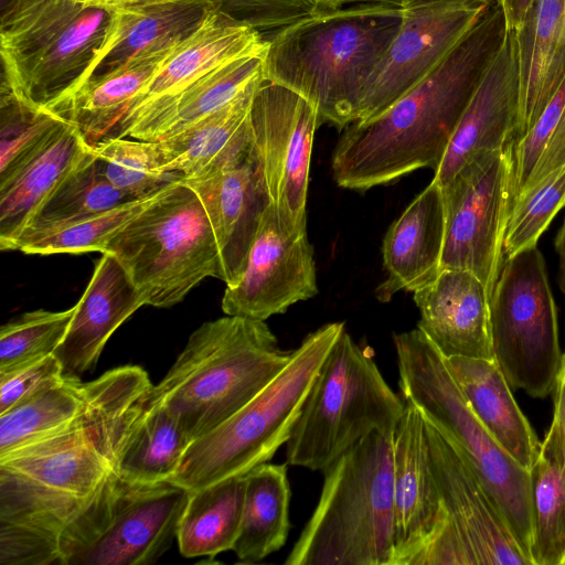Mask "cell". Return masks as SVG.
<instances>
[{"label":"cell","instance_id":"53","mask_svg":"<svg viewBox=\"0 0 565 565\" xmlns=\"http://www.w3.org/2000/svg\"><path fill=\"white\" fill-rule=\"evenodd\" d=\"M563 565H565V559H564V562H563Z\"/></svg>","mask_w":565,"mask_h":565},{"label":"cell","instance_id":"6","mask_svg":"<svg viewBox=\"0 0 565 565\" xmlns=\"http://www.w3.org/2000/svg\"><path fill=\"white\" fill-rule=\"evenodd\" d=\"M393 343L402 397L462 452L529 556V470L481 424L450 374L446 359L422 330L395 333Z\"/></svg>","mask_w":565,"mask_h":565},{"label":"cell","instance_id":"26","mask_svg":"<svg viewBox=\"0 0 565 565\" xmlns=\"http://www.w3.org/2000/svg\"><path fill=\"white\" fill-rule=\"evenodd\" d=\"M513 32L520 85L516 140L534 125L565 77V0H534Z\"/></svg>","mask_w":565,"mask_h":565},{"label":"cell","instance_id":"37","mask_svg":"<svg viewBox=\"0 0 565 565\" xmlns=\"http://www.w3.org/2000/svg\"><path fill=\"white\" fill-rule=\"evenodd\" d=\"M84 399L85 382L65 374L61 382L0 414V457L67 425L81 412Z\"/></svg>","mask_w":565,"mask_h":565},{"label":"cell","instance_id":"29","mask_svg":"<svg viewBox=\"0 0 565 565\" xmlns=\"http://www.w3.org/2000/svg\"><path fill=\"white\" fill-rule=\"evenodd\" d=\"M446 359V358H445ZM447 366L466 401L495 441L530 470L541 443L494 360L451 356Z\"/></svg>","mask_w":565,"mask_h":565},{"label":"cell","instance_id":"23","mask_svg":"<svg viewBox=\"0 0 565 565\" xmlns=\"http://www.w3.org/2000/svg\"><path fill=\"white\" fill-rule=\"evenodd\" d=\"M145 305L142 294L118 259L103 253L54 351L64 373L81 376L92 372L110 335Z\"/></svg>","mask_w":565,"mask_h":565},{"label":"cell","instance_id":"47","mask_svg":"<svg viewBox=\"0 0 565 565\" xmlns=\"http://www.w3.org/2000/svg\"><path fill=\"white\" fill-rule=\"evenodd\" d=\"M493 0H316L317 11L333 10L359 2L384 3L402 10L436 4H481L488 6Z\"/></svg>","mask_w":565,"mask_h":565},{"label":"cell","instance_id":"30","mask_svg":"<svg viewBox=\"0 0 565 565\" xmlns=\"http://www.w3.org/2000/svg\"><path fill=\"white\" fill-rule=\"evenodd\" d=\"M265 79L263 56L225 62L171 98L134 119L117 137L158 141L222 108L254 82Z\"/></svg>","mask_w":565,"mask_h":565},{"label":"cell","instance_id":"40","mask_svg":"<svg viewBox=\"0 0 565 565\" xmlns=\"http://www.w3.org/2000/svg\"><path fill=\"white\" fill-rule=\"evenodd\" d=\"M0 92V179H3L66 119L46 107L25 102L3 83Z\"/></svg>","mask_w":565,"mask_h":565},{"label":"cell","instance_id":"19","mask_svg":"<svg viewBox=\"0 0 565 565\" xmlns=\"http://www.w3.org/2000/svg\"><path fill=\"white\" fill-rule=\"evenodd\" d=\"M393 565H415L440 532L445 513L429 463L425 420L407 401L393 434Z\"/></svg>","mask_w":565,"mask_h":565},{"label":"cell","instance_id":"35","mask_svg":"<svg viewBox=\"0 0 565 565\" xmlns=\"http://www.w3.org/2000/svg\"><path fill=\"white\" fill-rule=\"evenodd\" d=\"M244 494L245 475L190 491L177 534L182 556L213 558L233 550L239 534Z\"/></svg>","mask_w":565,"mask_h":565},{"label":"cell","instance_id":"25","mask_svg":"<svg viewBox=\"0 0 565 565\" xmlns=\"http://www.w3.org/2000/svg\"><path fill=\"white\" fill-rule=\"evenodd\" d=\"M214 8L209 0H157L110 9L113 17L105 40L71 93L139 54L184 41Z\"/></svg>","mask_w":565,"mask_h":565},{"label":"cell","instance_id":"1","mask_svg":"<svg viewBox=\"0 0 565 565\" xmlns=\"http://www.w3.org/2000/svg\"><path fill=\"white\" fill-rule=\"evenodd\" d=\"M153 384L138 365L85 382L78 415L61 429L0 457V558L62 565L64 531L113 471Z\"/></svg>","mask_w":565,"mask_h":565},{"label":"cell","instance_id":"49","mask_svg":"<svg viewBox=\"0 0 565 565\" xmlns=\"http://www.w3.org/2000/svg\"><path fill=\"white\" fill-rule=\"evenodd\" d=\"M500 4L508 30L515 31L523 23L534 0H497Z\"/></svg>","mask_w":565,"mask_h":565},{"label":"cell","instance_id":"12","mask_svg":"<svg viewBox=\"0 0 565 565\" xmlns=\"http://www.w3.org/2000/svg\"><path fill=\"white\" fill-rule=\"evenodd\" d=\"M504 260L490 298L493 359L511 388L543 398L554 391L562 356L544 257L535 245Z\"/></svg>","mask_w":565,"mask_h":565},{"label":"cell","instance_id":"42","mask_svg":"<svg viewBox=\"0 0 565 565\" xmlns=\"http://www.w3.org/2000/svg\"><path fill=\"white\" fill-rule=\"evenodd\" d=\"M75 306L63 311L24 312L0 328V372L54 353L63 341Z\"/></svg>","mask_w":565,"mask_h":565},{"label":"cell","instance_id":"22","mask_svg":"<svg viewBox=\"0 0 565 565\" xmlns=\"http://www.w3.org/2000/svg\"><path fill=\"white\" fill-rule=\"evenodd\" d=\"M417 328L448 359L494 360L490 340V298L471 271L441 269L434 281L414 291Z\"/></svg>","mask_w":565,"mask_h":565},{"label":"cell","instance_id":"21","mask_svg":"<svg viewBox=\"0 0 565 565\" xmlns=\"http://www.w3.org/2000/svg\"><path fill=\"white\" fill-rule=\"evenodd\" d=\"M266 39L218 9H212L131 99L111 137L149 108L177 95L218 65L248 55L264 56Z\"/></svg>","mask_w":565,"mask_h":565},{"label":"cell","instance_id":"9","mask_svg":"<svg viewBox=\"0 0 565 565\" xmlns=\"http://www.w3.org/2000/svg\"><path fill=\"white\" fill-rule=\"evenodd\" d=\"M103 253L118 259L146 305L157 308L179 303L207 277L223 279L218 245L204 206L181 180L115 233Z\"/></svg>","mask_w":565,"mask_h":565},{"label":"cell","instance_id":"34","mask_svg":"<svg viewBox=\"0 0 565 565\" xmlns=\"http://www.w3.org/2000/svg\"><path fill=\"white\" fill-rule=\"evenodd\" d=\"M190 444L175 418L149 394L119 449L116 472L132 483L169 480Z\"/></svg>","mask_w":565,"mask_h":565},{"label":"cell","instance_id":"27","mask_svg":"<svg viewBox=\"0 0 565 565\" xmlns=\"http://www.w3.org/2000/svg\"><path fill=\"white\" fill-rule=\"evenodd\" d=\"M90 149L78 128L65 120L33 154L0 179L1 250H12L45 198Z\"/></svg>","mask_w":565,"mask_h":565},{"label":"cell","instance_id":"50","mask_svg":"<svg viewBox=\"0 0 565 565\" xmlns=\"http://www.w3.org/2000/svg\"><path fill=\"white\" fill-rule=\"evenodd\" d=\"M555 249L558 255L557 281L559 289L565 295V220L555 238Z\"/></svg>","mask_w":565,"mask_h":565},{"label":"cell","instance_id":"38","mask_svg":"<svg viewBox=\"0 0 565 565\" xmlns=\"http://www.w3.org/2000/svg\"><path fill=\"white\" fill-rule=\"evenodd\" d=\"M92 148L102 174L129 199L149 196L182 180L162 169L156 141L108 137Z\"/></svg>","mask_w":565,"mask_h":565},{"label":"cell","instance_id":"20","mask_svg":"<svg viewBox=\"0 0 565 565\" xmlns=\"http://www.w3.org/2000/svg\"><path fill=\"white\" fill-rule=\"evenodd\" d=\"M519 64L514 32L508 30L497 56L475 92L434 171L440 186L472 158L504 148L515 135L519 115Z\"/></svg>","mask_w":565,"mask_h":565},{"label":"cell","instance_id":"39","mask_svg":"<svg viewBox=\"0 0 565 565\" xmlns=\"http://www.w3.org/2000/svg\"><path fill=\"white\" fill-rule=\"evenodd\" d=\"M161 191L61 225L23 245L20 252L29 255L103 253L111 236L146 209Z\"/></svg>","mask_w":565,"mask_h":565},{"label":"cell","instance_id":"18","mask_svg":"<svg viewBox=\"0 0 565 565\" xmlns=\"http://www.w3.org/2000/svg\"><path fill=\"white\" fill-rule=\"evenodd\" d=\"M200 198L218 245L223 279L241 278L262 217L273 203L252 145L221 169L181 180Z\"/></svg>","mask_w":565,"mask_h":565},{"label":"cell","instance_id":"44","mask_svg":"<svg viewBox=\"0 0 565 565\" xmlns=\"http://www.w3.org/2000/svg\"><path fill=\"white\" fill-rule=\"evenodd\" d=\"M216 9L246 24L265 39L266 34L317 12L316 0H209Z\"/></svg>","mask_w":565,"mask_h":565},{"label":"cell","instance_id":"43","mask_svg":"<svg viewBox=\"0 0 565 565\" xmlns=\"http://www.w3.org/2000/svg\"><path fill=\"white\" fill-rule=\"evenodd\" d=\"M564 107L565 77L534 125L521 138L513 140L509 212L531 178L556 128Z\"/></svg>","mask_w":565,"mask_h":565},{"label":"cell","instance_id":"15","mask_svg":"<svg viewBox=\"0 0 565 565\" xmlns=\"http://www.w3.org/2000/svg\"><path fill=\"white\" fill-rule=\"evenodd\" d=\"M318 294L307 220L297 221L271 203L265 211L241 278L226 286L227 316L266 320Z\"/></svg>","mask_w":565,"mask_h":565},{"label":"cell","instance_id":"28","mask_svg":"<svg viewBox=\"0 0 565 565\" xmlns=\"http://www.w3.org/2000/svg\"><path fill=\"white\" fill-rule=\"evenodd\" d=\"M264 81L254 82L222 108L156 141L162 169L182 180L192 179L223 168L248 149L250 106Z\"/></svg>","mask_w":565,"mask_h":565},{"label":"cell","instance_id":"36","mask_svg":"<svg viewBox=\"0 0 565 565\" xmlns=\"http://www.w3.org/2000/svg\"><path fill=\"white\" fill-rule=\"evenodd\" d=\"M128 200L131 199L102 174L92 148L45 198L12 250H20L23 245L61 225L107 211Z\"/></svg>","mask_w":565,"mask_h":565},{"label":"cell","instance_id":"5","mask_svg":"<svg viewBox=\"0 0 565 565\" xmlns=\"http://www.w3.org/2000/svg\"><path fill=\"white\" fill-rule=\"evenodd\" d=\"M286 565H393V434L373 431L323 471Z\"/></svg>","mask_w":565,"mask_h":565},{"label":"cell","instance_id":"14","mask_svg":"<svg viewBox=\"0 0 565 565\" xmlns=\"http://www.w3.org/2000/svg\"><path fill=\"white\" fill-rule=\"evenodd\" d=\"M513 139L468 161L443 188L446 210L440 270L475 274L491 298L502 268Z\"/></svg>","mask_w":565,"mask_h":565},{"label":"cell","instance_id":"24","mask_svg":"<svg viewBox=\"0 0 565 565\" xmlns=\"http://www.w3.org/2000/svg\"><path fill=\"white\" fill-rule=\"evenodd\" d=\"M443 188L434 180L390 225L382 245L386 278L375 289L381 302L398 291H416L436 279L445 244Z\"/></svg>","mask_w":565,"mask_h":565},{"label":"cell","instance_id":"33","mask_svg":"<svg viewBox=\"0 0 565 565\" xmlns=\"http://www.w3.org/2000/svg\"><path fill=\"white\" fill-rule=\"evenodd\" d=\"M532 565L565 559V436L550 426L530 470Z\"/></svg>","mask_w":565,"mask_h":565},{"label":"cell","instance_id":"11","mask_svg":"<svg viewBox=\"0 0 565 565\" xmlns=\"http://www.w3.org/2000/svg\"><path fill=\"white\" fill-rule=\"evenodd\" d=\"M189 495L169 480L132 483L113 471L64 532V565L154 564L177 539Z\"/></svg>","mask_w":565,"mask_h":565},{"label":"cell","instance_id":"52","mask_svg":"<svg viewBox=\"0 0 565 565\" xmlns=\"http://www.w3.org/2000/svg\"><path fill=\"white\" fill-rule=\"evenodd\" d=\"M32 1H35V0H10L1 10V12H6V11H9V10H14V9H18L29 2H32Z\"/></svg>","mask_w":565,"mask_h":565},{"label":"cell","instance_id":"41","mask_svg":"<svg viewBox=\"0 0 565 565\" xmlns=\"http://www.w3.org/2000/svg\"><path fill=\"white\" fill-rule=\"evenodd\" d=\"M565 206V164L516 199L503 235L505 258L535 246L554 216Z\"/></svg>","mask_w":565,"mask_h":565},{"label":"cell","instance_id":"31","mask_svg":"<svg viewBox=\"0 0 565 565\" xmlns=\"http://www.w3.org/2000/svg\"><path fill=\"white\" fill-rule=\"evenodd\" d=\"M182 42L135 56L110 74L86 82L49 109L74 124L87 143L95 146L113 136L131 99Z\"/></svg>","mask_w":565,"mask_h":565},{"label":"cell","instance_id":"3","mask_svg":"<svg viewBox=\"0 0 565 565\" xmlns=\"http://www.w3.org/2000/svg\"><path fill=\"white\" fill-rule=\"evenodd\" d=\"M402 20V9L384 3L317 11L266 39L264 78L308 100L320 126L343 130L356 120L365 87Z\"/></svg>","mask_w":565,"mask_h":565},{"label":"cell","instance_id":"32","mask_svg":"<svg viewBox=\"0 0 565 565\" xmlns=\"http://www.w3.org/2000/svg\"><path fill=\"white\" fill-rule=\"evenodd\" d=\"M290 498L287 463L264 462L245 473L239 534L232 550L238 563H258L286 544Z\"/></svg>","mask_w":565,"mask_h":565},{"label":"cell","instance_id":"2","mask_svg":"<svg viewBox=\"0 0 565 565\" xmlns=\"http://www.w3.org/2000/svg\"><path fill=\"white\" fill-rule=\"evenodd\" d=\"M507 33L494 0L417 85L381 114L345 127L331 159L335 183L364 191L422 168L435 171Z\"/></svg>","mask_w":565,"mask_h":565},{"label":"cell","instance_id":"45","mask_svg":"<svg viewBox=\"0 0 565 565\" xmlns=\"http://www.w3.org/2000/svg\"><path fill=\"white\" fill-rule=\"evenodd\" d=\"M64 376V369L54 353L0 372V414L61 382Z\"/></svg>","mask_w":565,"mask_h":565},{"label":"cell","instance_id":"51","mask_svg":"<svg viewBox=\"0 0 565 565\" xmlns=\"http://www.w3.org/2000/svg\"><path fill=\"white\" fill-rule=\"evenodd\" d=\"M84 6L98 7L104 9H116L125 6L152 2L157 0H75Z\"/></svg>","mask_w":565,"mask_h":565},{"label":"cell","instance_id":"48","mask_svg":"<svg viewBox=\"0 0 565 565\" xmlns=\"http://www.w3.org/2000/svg\"><path fill=\"white\" fill-rule=\"evenodd\" d=\"M551 426L565 436V352L562 353L554 386V409Z\"/></svg>","mask_w":565,"mask_h":565},{"label":"cell","instance_id":"13","mask_svg":"<svg viewBox=\"0 0 565 565\" xmlns=\"http://www.w3.org/2000/svg\"><path fill=\"white\" fill-rule=\"evenodd\" d=\"M424 420L445 522L415 565H532L469 461Z\"/></svg>","mask_w":565,"mask_h":565},{"label":"cell","instance_id":"4","mask_svg":"<svg viewBox=\"0 0 565 565\" xmlns=\"http://www.w3.org/2000/svg\"><path fill=\"white\" fill-rule=\"evenodd\" d=\"M264 320L227 316L201 324L150 396L192 443L230 418L287 365Z\"/></svg>","mask_w":565,"mask_h":565},{"label":"cell","instance_id":"16","mask_svg":"<svg viewBox=\"0 0 565 565\" xmlns=\"http://www.w3.org/2000/svg\"><path fill=\"white\" fill-rule=\"evenodd\" d=\"M249 126L271 202L295 220H307L317 110L294 90L264 81L253 97Z\"/></svg>","mask_w":565,"mask_h":565},{"label":"cell","instance_id":"10","mask_svg":"<svg viewBox=\"0 0 565 565\" xmlns=\"http://www.w3.org/2000/svg\"><path fill=\"white\" fill-rule=\"evenodd\" d=\"M111 17L109 9L75 0H35L2 12L1 83L25 102L49 108L77 86Z\"/></svg>","mask_w":565,"mask_h":565},{"label":"cell","instance_id":"17","mask_svg":"<svg viewBox=\"0 0 565 565\" xmlns=\"http://www.w3.org/2000/svg\"><path fill=\"white\" fill-rule=\"evenodd\" d=\"M488 6L436 4L403 10L399 31L365 87L355 121L381 114L417 85Z\"/></svg>","mask_w":565,"mask_h":565},{"label":"cell","instance_id":"46","mask_svg":"<svg viewBox=\"0 0 565 565\" xmlns=\"http://www.w3.org/2000/svg\"><path fill=\"white\" fill-rule=\"evenodd\" d=\"M565 164V107L550 141L540 157L531 178L519 196L539 183L548 173ZM518 196V198H519ZM516 201V200H515ZM514 201V202H515Z\"/></svg>","mask_w":565,"mask_h":565},{"label":"cell","instance_id":"8","mask_svg":"<svg viewBox=\"0 0 565 565\" xmlns=\"http://www.w3.org/2000/svg\"><path fill=\"white\" fill-rule=\"evenodd\" d=\"M405 401L344 329L305 399L286 443L291 466L324 471L373 431L394 434Z\"/></svg>","mask_w":565,"mask_h":565},{"label":"cell","instance_id":"7","mask_svg":"<svg viewBox=\"0 0 565 565\" xmlns=\"http://www.w3.org/2000/svg\"><path fill=\"white\" fill-rule=\"evenodd\" d=\"M344 329L343 322H330L308 334L270 383L190 444L169 481L195 491L270 460L289 440L315 379Z\"/></svg>","mask_w":565,"mask_h":565}]
</instances>
